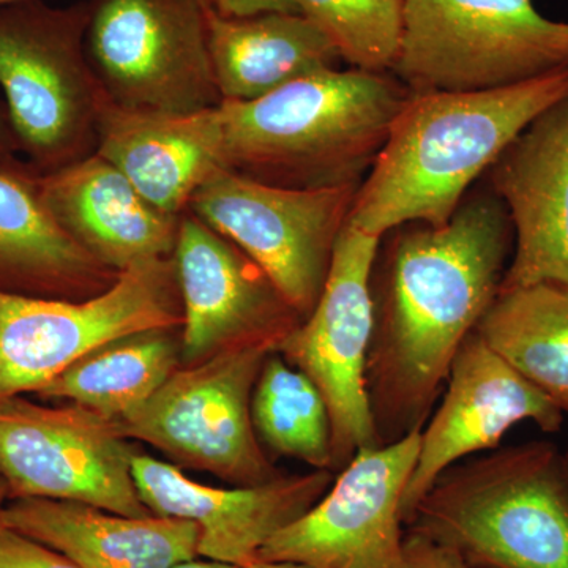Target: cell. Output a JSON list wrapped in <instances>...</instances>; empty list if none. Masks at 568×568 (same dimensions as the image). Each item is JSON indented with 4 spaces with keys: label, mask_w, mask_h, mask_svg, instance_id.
<instances>
[{
    "label": "cell",
    "mask_w": 568,
    "mask_h": 568,
    "mask_svg": "<svg viewBox=\"0 0 568 568\" xmlns=\"http://www.w3.org/2000/svg\"><path fill=\"white\" fill-rule=\"evenodd\" d=\"M372 274L373 328L365 390L377 444L422 432L467 336L499 294L514 226L491 190L466 194L443 226L386 234Z\"/></svg>",
    "instance_id": "1"
},
{
    "label": "cell",
    "mask_w": 568,
    "mask_h": 568,
    "mask_svg": "<svg viewBox=\"0 0 568 568\" xmlns=\"http://www.w3.org/2000/svg\"><path fill=\"white\" fill-rule=\"evenodd\" d=\"M567 97L568 69L489 91L413 93L347 223L377 237L403 224L443 226L523 130Z\"/></svg>",
    "instance_id": "2"
},
{
    "label": "cell",
    "mask_w": 568,
    "mask_h": 568,
    "mask_svg": "<svg viewBox=\"0 0 568 568\" xmlns=\"http://www.w3.org/2000/svg\"><path fill=\"white\" fill-rule=\"evenodd\" d=\"M413 92L394 73L325 70L216 106L224 170L287 190L362 185Z\"/></svg>",
    "instance_id": "3"
},
{
    "label": "cell",
    "mask_w": 568,
    "mask_h": 568,
    "mask_svg": "<svg viewBox=\"0 0 568 568\" xmlns=\"http://www.w3.org/2000/svg\"><path fill=\"white\" fill-rule=\"evenodd\" d=\"M407 530L447 545L469 568H568V484L548 440L497 447L436 478Z\"/></svg>",
    "instance_id": "4"
},
{
    "label": "cell",
    "mask_w": 568,
    "mask_h": 568,
    "mask_svg": "<svg viewBox=\"0 0 568 568\" xmlns=\"http://www.w3.org/2000/svg\"><path fill=\"white\" fill-rule=\"evenodd\" d=\"M89 0L0 7V95L22 160L48 175L97 152L104 91L88 52Z\"/></svg>",
    "instance_id": "5"
},
{
    "label": "cell",
    "mask_w": 568,
    "mask_h": 568,
    "mask_svg": "<svg viewBox=\"0 0 568 568\" xmlns=\"http://www.w3.org/2000/svg\"><path fill=\"white\" fill-rule=\"evenodd\" d=\"M568 69V22L532 0H405L392 73L413 93L508 88Z\"/></svg>",
    "instance_id": "6"
},
{
    "label": "cell",
    "mask_w": 568,
    "mask_h": 568,
    "mask_svg": "<svg viewBox=\"0 0 568 568\" xmlns=\"http://www.w3.org/2000/svg\"><path fill=\"white\" fill-rule=\"evenodd\" d=\"M274 351L250 343L179 366L144 405L114 422L115 429L235 487L275 480L283 474L261 446L252 418L254 384Z\"/></svg>",
    "instance_id": "7"
},
{
    "label": "cell",
    "mask_w": 568,
    "mask_h": 568,
    "mask_svg": "<svg viewBox=\"0 0 568 568\" xmlns=\"http://www.w3.org/2000/svg\"><path fill=\"white\" fill-rule=\"evenodd\" d=\"M182 325L174 256L133 265L85 301L0 293V399L39 394L112 339Z\"/></svg>",
    "instance_id": "8"
},
{
    "label": "cell",
    "mask_w": 568,
    "mask_h": 568,
    "mask_svg": "<svg viewBox=\"0 0 568 568\" xmlns=\"http://www.w3.org/2000/svg\"><path fill=\"white\" fill-rule=\"evenodd\" d=\"M85 52L125 110L194 114L223 102L200 0H89Z\"/></svg>",
    "instance_id": "9"
},
{
    "label": "cell",
    "mask_w": 568,
    "mask_h": 568,
    "mask_svg": "<svg viewBox=\"0 0 568 568\" xmlns=\"http://www.w3.org/2000/svg\"><path fill=\"white\" fill-rule=\"evenodd\" d=\"M361 185L287 190L220 168L189 211L260 265L302 320L315 312Z\"/></svg>",
    "instance_id": "10"
},
{
    "label": "cell",
    "mask_w": 568,
    "mask_h": 568,
    "mask_svg": "<svg viewBox=\"0 0 568 568\" xmlns=\"http://www.w3.org/2000/svg\"><path fill=\"white\" fill-rule=\"evenodd\" d=\"M136 452L114 422L78 405L0 399V476L10 500H71L125 517H151L132 474Z\"/></svg>",
    "instance_id": "11"
},
{
    "label": "cell",
    "mask_w": 568,
    "mask_h": 568,
    "mask_svg": "<svg viewBox=\"0 0 568 568\" xmlns=\"http://www.w3.org/2000/svg\"><path fill=\"white\" fill-rule=\"evenodd\" d=\"M383 237L346 222L315 312L278 353L323 392L332 424V473L379 447L365 390L373 328L372 274Z\"/></svg>",
    "instance_id": "12"
},
{
    "label": "cell",
    "mask_w": 568,
    "mask_h": 568,
    "mask_svg": "<svg viewBox=\"0 0 568 568\" xmlns=\"http://www.w3.org/2000/svg\"><path fill=\"white\" fill-rule=\"evenodd\" d=\"M418 448L420 432L358 452L315 506L261 548L257 560L313 568L402 567V503Z\"/></svg>",
    "instance_id": "13"
},
{
    "label": "cell",
    "mask_w": 568,
    "mask_h": 568,
    "mask_svg": "<svg viewBox=\"0 0 568 568\" xmlns=\"http://www.w3.org/2000/svg\"><path fill=\"white\" fill-rule=\"evenodd\" d=\"M174 264L183 312L182 365L250 343L278 349L304 323L252 257L190 211L181 216Z\"/></svg>",
    "instance_id": "14"
},
{
    "label": "cell",
    "mask_w": 568,
    "mask_h": 568,
    "mask_svg": "<svg viewBox=\"0 0 568 568\" xmlns=\"http://www.w3.org/2000/svg\"><path fill=\"white\" fill-rule=\"evenodd\" d=\"M526 420L541 432L558 433L566 414L474 331L452 364L440 405L420 432L416 466L403 495L405 526L444 470L495 450L515 425Z\"/></svg>",
    "instance_id": "15"
},
{
    "label": "cell",
    "mask_w": 568,
    "mask_h": 568,
    "mask_svg": "<svg viewBox=\"0 0 568 568\" xmlns=\"http://www.w3.org/2000/svg\"><path fill=\"white\" fill-rule=\"evenodd\" d=\"M142 503L159 517L186 519L200 528L197 555L246 568L278 530L306 514L334 484L336 474L315 469L256 487L197 484L175 465L148 455L132 458Z\"/></svg>",
    "instance_id": "16"
},
{
    "label": "cell",
    "mask_w": 568,
    "mask_h": 568,
    "mask_svg": "<svg viewBox=\"0 0 568 568\" xmlns=\"http://www.w3.org/2000/svg\"><path fill=\"white\" fill-rule=\"evenodd\" d=\"M487 175L514 226L500 290L568 286V97L523 130Z\"/></svg>",
    "instance_id": "17"
},
{
    "label": "cell",
    "mask_w": 568,
    "mask_h": 568,
    "mask_svg": "<svg viewBox=\"0 0 568 568\" xmlns=\"http://www.w3.org/2000/svg\"><path fill=\"white\" fill-rule=\"evenodd\" d=\"M37 182L55 223L108 267L123 272L174 256L182 215L145 201L99 153Z\"/></svg>",
    "instance_id": "18"
},
{
    "label": "cell",
    "mask_w": 568,
    "mask_h": 568,
    "mask_svg": "<svg viewBox=\"0 0 568 568\" xmlns=\"http://www.w3.org/2000/svg\"><path fill=\"white\" fill-rule=\"evenodd\" d=\"M97 152L114 164L138 193L171 215L189 211L194 192L220 162L216 106L194 114L125 110L104 93Z\"/></svg>",
    "instance_id": "19"
},
{
    "label": "cell",
    "mask_w": 568,
    "mask_h": 568,
    "mask_svg": "<svg viewBox=\"0 0 568 568\" xmlns=\"http://www.w3.org/2000/svg\"><path fill=\"white\" fill-rule=\"evenodd\" d=\"M6 526L84 568H171L200 558V528L186 519L125 517L71 500H9Z\"/></svg>",
    "instance_id": "20"
},
{
    "label": "cell",
    "mask_w": 568,
    "mask_h": 568,
    "mask_svg": "<svg viewBox=\"0 0 568 568\" xmlns=\"http://www.w3.org/2000/svg\"><path fill=\"white\" fill-rule=\"evenodd\" d=\"M32 171L0 170V293L85 301L122 272L100 263L55 223Z\"/></svg>",
    "instance_id": "21"
},
{
    "label": "cell",
    "mask_w": 568,
    "mask_h": 568,
    "mask_svg": "<svg viewBox=\"0 0 568 568\" xmlns=\"http://www.w3.org/2000/svg\"><path fill=\"white\" fill-rule=\"evenodd\" d=\"M209 54L226 102H252L310 74L338 69V51L304 14L223 18L204 6Z\"/></svg>",
    "instance_id": "22"
},
{
    "label": "cell",
    "mask_w": 568,
    "mask_h": 568,
    "mask_svg": "<svg viewBox=\"0 0 568 568\" xmlns=\"http://www.w3.org/2000/svg\"><path fill=\"white\" fill-rule=\"evenodd\" d=\"M182 327L121 336L74 362L39 392L118 422L144 405L182 366Z\"/></svg>",
    "instance_id": "23"
},
{
    "label": "cell",
    "mask_w": 568,
    "mask_h": 568,
    "mask_svg": "<svg viewBox=\"0 0 568 568\" xmlns=\"http://www.w3.org/2000/svg\"><path fill=\"white\" fill-rule=\"evenodd\" d=\"M476 332L568 416L567 284L500 290Z\"/></svg>",
    "instance_id": "24"
},
{
    "label": "cell",
    "mask_w": 568,
    "mask_h": 568,
    "mask_svg": "<svg viewBox=\"0 0 568 568\" xmlns=\"http://www.w3.org/2000/svg\"><path fill=\"white\" fill-rule=\"evenodd\" d=\"M252 418L267 454L332 473V424L323 392L278 351L265 358L254 384Z\"/></svg>",
    "instance_id": "25"
},
{
    "label": "cell",
    "mask_w": 568,
    "mask_h": 568,
    "mask_svg": "<svg viewBox=\"0 0 568 568\" xmlns=\"http://www.w3.org/2000/svg\"><path fill=\"white\" fill-rule=\"evenodd\" d=\"M351 69L392 73L402 43L405 0H295Z\"/></svg>",
    "instance_id": "26"
},
{
    "label": "cell",
    "mask_w": 568,
    "mask_h": 568,
    "mask_svg": "<svg viewBox=\"0 0 568 568\" xmlns=\"http://www.w3.org/2000/svg\"><path fill=\"white\" fill-rule=\"evenodd\" d=\"M0 568H84L13 529L0 530Z\"/></svg>",
    "instance_id": "27"
},
{
    "label": "cell",
    "mask_w": 568,
    "mask_h": 568,
    "mask_svg": "<svg viewBox=\"0 0 568 568\" xmlns=\"http://www.w3.org/2000/svg\"><path fill=\"white\" fill-rule=\"evenodd\" d=\"M399 568H469L455 549L406 529Z\"/></svg>",
    "instance_id": "28"
},
{
    "label": "cell",
    "mask_w": 568,
    "mask_h": 568,
    "mask_svg": "<svg viewBox=\"0 0 568 568\" xmlns=\"http://www.w3.org/2000/svg\"><path fill=\"white\" fill-rule=\"evenodd\" d=\"M211 9L223 18H248L264 13H297L295 0H211Z\"/></svg>",
    "instance_id": "29"
},
{
    "label": "cell",
    "mask_w": 568,
    "mask_h": 568,
    "mask_svg": "<svg viewBox=\"0 0 568 568\" xmlns=\"http://www.w3.org/2000/svg\"><path fill=\"white\" fill-rule=\"evenodd\" d=\"M0 170L32 171L22 160L2 95H0Z\"/></svg>",
    "instance_id": "30"
},
{
    "label": "cell",
    "mask_w": 568,
    "mask_h": 568,
    "mask_svg": "<svg viewBox=\"0 0 568 568\" xmlns=\"http://www.w3.org/2000/svg\"><path fill=\"white\" fill-rule=\"evenodd\" d=\"M171 568H242L234 566V564L220 562V560H197V558L183 560V562L175 564Z\"/></svg>",
    "instance_id": "31"
},
{
    "label": "cell",
    "mask_w": 568,
    "mask_h": 568,
    "mask_svg": "<svg viewBox=\"0 0 568 568\" xmlns=\"http://www.w3.org/2000/svg\"><path fill=\"white\" fill-rule=\"evenodd\" d=\"M10 500L9 487H7L6 480L0 476V530L6 529V507Z\"/></svg>",
    "instance_id": "32"
},
{
    "label": "cell",
    "mask_w": 568,
    "mask_h": 568,
    "mask_svg": "<svg viewBox=\"0 0 568 568\" xmlns=\"http://www.w3.org/2000/svg\"><path fill=\"white\" fill-rule=\"evenodd\" d=\"M246 568H313L308 566H304V564H294V562H268V560H256L252 566Z\"/></svg>",
    "instance_id": "33"
},
{
    "label": "cell",
    "mask_w": 568,
    "mask_h": 568,
    "mask_svg": "<svg viewBox=\"0 0 568 568\" xmlns=\"http://www.w3.org/2000/svg\"><path fill=\"white\" fill-rule=\"evenodd\" d=\"M560 454H562L564 473H566V478H567V484H568V440H567L566 448H564V450H560Z\"/></svg>",
    "instance_id": "34"
},
{
    "label": "cell",
    "mask_w": 568,
    "mask_h": 568,
    "mask_svg": "<svg viewBox=\"0 0 568 568\" xmlns=\"http://www.w3.org/2000/svg\"><path fill=\"white\" fill-rule=\"evenodd\" d=\"M28 2V0H0V7L10 6V3Z\"/></svg>",
    "instance_id": "35"
},
{
    "label": "cell",
    "mask_w": 568,
    "mask_h": 568,
    "mask_svg": "<svg viewBox=\"0 0 568 568\" xmlns=\"http://www.w3.org/2000/svg\"><path fill=\"white\" fill-rule=\"evenodd\" d=\"M201 3H203V6H211V0H200Z\"/></svg>",
    "instance_id": "36"
}]
</instances>
